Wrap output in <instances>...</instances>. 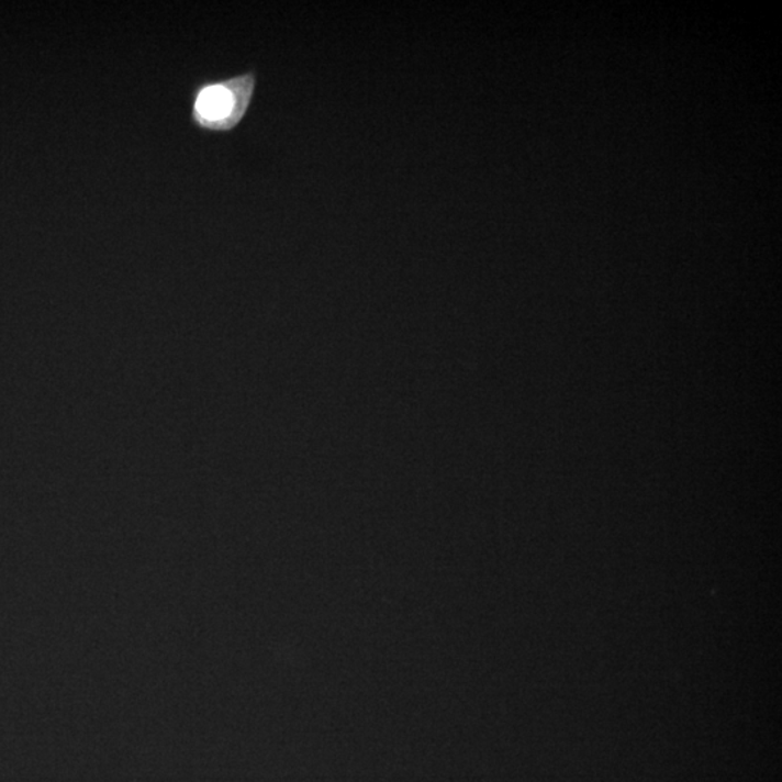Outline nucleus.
<instances>
[{
    "mask_svg": "<svg viewBox=\"0 0 782 782\" xmlns=\"http://www.w3.org/2000/svg\"><path fill=\"white\" fill-rule=\"evenodd\" d=\"M256 72L203 81L192 93L190 120L199 130L230 132L241 124L256 92Z\"/></svg>",
    "mask_w": 782,
    "mask_h": 782,
    "instance_id": "1",
    "label": "nucleus"
}]
</instances>
